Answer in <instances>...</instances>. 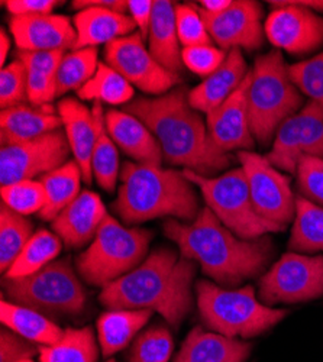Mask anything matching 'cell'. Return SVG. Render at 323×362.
I'll return each instance as SVG.
<instances>
[{
  "label": "cell",
  "instance_id": "obj_48",
  "mask_svg": "<svg viewBox=\"0 0 323 362\" xmlns=\"http://www.w3.org/2000/svg\"><path fill=\"white\" fill-rule=\"evenodd\" d=\"M129 16L139 29V34L143 40L148 38V31L151 25L154 2L153 0H128Z\"/></svg>",
  "mask_w": 323,
  "mask_h": 362
},
{
  "label": "cell",
  "instance_id": "obj_21",
  "mask_svg": "<svg viewBox=\"0 0 323 362\" xmlns=\"http://www.w3.org/2000/svg\"><path fill=\"white\" fill-rule=\"evenodd\" d=\"M248 73L242 51L238 48L228 51L222 66L189 92L192 107L206 115L211 113L237 92Z\"/></svg>",
  "mask_w": 323,
  "mask_h": 362
},
{
  "label": "cell",
  "instance_id": "obj_23",
  "mask_svg": "<svg viewBox=\"0 0 323 362\" xmlns=\"http://www.w3.org/2000/svg\"><path fill=\"white\" fill-rule=\"evenodd\" d=\"M63 120L49 105L44 107L19 105L2 109L0 113V131L2 146L33 141L52 131L61 129Z\"/></svg>",
  "mask_w": 323,
  "mask_h": 362
},
{
  "label": "cell",
  "instance_id": "obj_39",
  "mask_svg": "<svg viewBox=\"0 0 323 362\" xmlns=\"http://www.w3.org/2000/svg\"><path fill=\"white\" fill-rule=\"evenodd\" d=\"M288 70L300 92L323 110V52L290 66Z\"/></svg>",
  "mask_w": 323,
  "mask_h": 362
},
{
  "label": "cell",
  "instance_id": "obj_11",
  "mask_svg": "<svg viewBox=\"0 0 323 362\" xmlns=\"http://www.w3.org/2000/svg\"><path fill=\"white\" fill-rule=\"evenodd\" d=\"M238 161L245 173L249 194L257 212L283 229L296 216V197L290 178L281 174L266 157L240 151Z\"/></svg>",
  "mask_w": 323,
  "mask_h": 362
},
{
  "label": "cell",
  "instance_id": "obj_27",
  "mask_svg": "<svg viewBox=\"0 0 323 362\" xmlns=\"http://www.w3.org/2000/svg\"><path fill=\"white\" fill-rule=\"evenodd\" d=\"M0 316H2L0 317L2 323L16 335L41 346L55 345L64 337V330L51 322L44 313L15 305L12 301L2 300Z\"/></svg>",
  "mask_w": 323,
  "mask_h": 362
},
{
  "label": "cell",
  "instance_id": "obj_20",
  "mask_svg": "<svg viewBox=\"0 0 323 362\" xmlns=\"http://www.w3.org/2000/svg\"><path fill=\"white\" fill-rule=\"evenodd\" d=\"M105 119L110 138L128 157L138 164L161 167L164 160L161 146L138 117L125 110L110 109L105 113Z\"/></svg>",
  "mask_w": 323,
  "mask_h": 362
},
{
  "label": "cell",
  "instance_id": "obj_1",
  "mask_svg": "<svg viewBox=\"0 0 323 362\" xmlns=\"http://www.w3.org/2000/svg\"><path fill=\"white\" fill-rule=\"evenodd\" d=\"M189 92L177 87L157 98H135L124 109L154 134L168 164L213 177L233 160L213 142L208 125L189 102Z\"/></svg>",
  "mask_w": 323,
  "mask_h": 362
},
{
  "label": "cell",
  "instance_id": "obj_26",
  "mask_svg": "<svg viewBox=\"0 0 323 362\" xmlns=\"http://www.w3.org/2000/svg\"><path fill=\"white\" fill-rule=\"evenodd\" d=\"M148 49L157 62L174 74L183 69L182 49L177 25H175V5L168 0L154 2V11L148 31Z\"/></svg>",
  "mask_w": 323,
  "mask_h": 362
},
{
  "label": "cell",
  "instance_id": "obj_3",
  "mask_svg": "<svg viewBox=\"0 0 323 362\" xmlns=\"http://www.w3.org/2000/svg\"><path fill=\"white\" fill-rule=\"evenodd\" d=\"M194 274V261L160 248L131 273L102 288L99 301L110 310H153L179 327L193 305Z\"/></svg>",
  "mask_w": 323,
  "mask_h": 362
},
{
  "label": "cell",
  "instance_id": "obj_8",
  "mask_svg": "<svg viewBox=\"0 0 323 362\" xmlns=\"http://www.w3.org/2000/svg\"><path fill=\"white\" fill-rule=\"evenodd\" d=\"M183 173L193 186L199 187L216 218L238 238L254 240L267 233L284 230L257 212L241 167L218 177H204L190 170H183Z\"/></svg>",
  "mask_w": 323,
  "mask_h": 362
},
{
  "label": "cell",
  "instance_id": "obj_37",
  "mask_svg": "<svg viewBox=\"0 0 323 362\" xmlns=\"http://www.w3.org/2000/svg\"><path fill=\"white\" fill-rule=\"evenodd\" d=\"M2 203L22 216L38 214L47 203L45 189L40 180H22L2 187Z\"/></svg>",
  "mask_w": 323,
  "mask_h": 362
},
{
  "label": "cell",
  "instance_id": "obj_45",
  "mask_svg": "<svg viewBox=\"0 0 323 362\" xmlns=\"http://www.w3.org/2000/svg\"><path fill=\"white\" fill-rule=\"evenodd\" d=\"M40 349L33 342L16 335L11 329H2L0 334V362H19L31 359Z\"/></svg>",
  "mask_w": 323,
  "mask_h": 362
},
{
  "label": "cell",
  "instance_id": "obj_30",
  "mask_svg": "<svg viewBox=\"0 0 323 362\" xmlns=\"http://www.w3.org/2000/svg\"><path fill=\"white\" fill-rule=\"evenodd\" d=\"M92 112L96 122V142L92 157L93 178H96L99 187L106 192H113L117 178L121 175L119 154H117L116 144L106 129V119L102 103L95 102Z\"/></svg>",
  "mask_w": 323,
  "mask_h": 362
},
{
  "label": "cell",
  "instance_id": "obj_29",
  "mask_svg": "<svg viewBox=\"0 0 323 362\" xmlns=\"http://www.w3.org/2000/svg\"><path fill=\"white\" fill-rule=\"evenodd\" d=\"M83 173L78 164L71 160L60 168H57L41 177V183L45 189L47 203L40 212L42 221H54L63 210L81 193L80 185Z\"/></svg>",
  "mask_w": 323,
  "mask_h": 362
},
{
  "label": "cell",
  "instance_id": "obj_32",
  "mask_svg": "<svg viewBox=\"0 0 323 362\" xmlns=\"http://www.w3.org/2000/svg\"><path fill=\"white\" fill-rule=\"evenodd\" d=\"M63 240L55 233L40 229L28 240V244L8 269L5 279H22L51 264L61 252Z\"/></svg>",
  "mask_w": 323,
  "mask_h": 362
},
{
  "label": "cell",
  "instance_id": "obj_46",
  "mask_svg": "<svg viewBox=\"0 0 323 362\" xmlns=\"http://www.w3.org/2000/svg\"><path fill=\"white\" fill-rule=\"evenodd\" d=\"M61 51H18L16 58L26 69L38 70L48 76L57 77V71L64 58Z\"/></svg>",
  "mask_w": 323,
  "mask_h": 362
},
{
  "label": "cell",
  "instance_id": "obj_16",
  "mask_svg": "<svg viewBox=\"0 0 323 362\" xmlns=\"http://www.w3.org/2000/svg\"><path fill=\"white\" fill-rule=\"evenodd\" d=\"M197 9L208 28V33L221 49H247L261 48L266 37L262 25V6L252 0H237L221 15H211Z\"/></svg>",
  "mask_w": 323,
  "mask_h": 362
},
{
  "label": "cell",
  "instance_id": "obj_44",
  "mask_svg": "<svg viewBox=\"0 0 323 362\" xmlns=\"http://www.w3.org/2000/svg\"><path fill=\"white\" fill-rule=\"evenodd\" d=\"M28 71V102L33 106H49L57 96V77L48 76L38 70L26 69Z\"/></svg>",
  "mask_w": 323,
  "mask_h": 362
},
{
  "label": "cell",
  "instance_id": "obj_51",
  "mask_svg": "<svg viewBox=\"0 0 323 362\" xmlns=\"http://www.w3.org/2000/svg\"><path fill=\"white\" fill-rule=\"evenodd\" d=\"M11 49V40L6 34V29L2 28V31H0V64L5 66L6 63V57L9 54Z\"/></svg>",
  "mask_w": 323,
  "mask_h": 362
},
{
  "label": "cell",
  "instance_id": "obj_28",
  "mask_svg": "<svg viewBox=\"0 0 323 362\" xmlns=\"http://www.w3.org/2000/svg\"><path fill=\"white\" fill-rule=\"evenodd\" d=\"M153 310H110L98 320V337L102 352L110 356L122 351L153 316Z\"/></svg>",
  "mask_w": 323,
  "mask_h": 362
},
{
  "label": "cell",
  "instance_id": "obj_18",
  "mask_svg": "<svg viewBox=\"0 0 323 362\" xmlns=\"http://www.w3.org/2000/svg\"><path fill=\"white\" fill-rule=\"evenodd\" d=\"M9 29L19 51H67L74 49L77 33L64 15L12 16Z\"/></svg>",
  "mask_w": 323,
  "mask_h": 362
},
{
  "label": "cell",
  "instance_id": "obj_19",
  "mask_svg": "<svg viewBox=\"0 0 323 362\" xmlns=\"http://www.w3.org/2000/svg\"><path fill=\"white\" fill-rule=\"evenodd\" d=\"M106 216L99 194L84 190L52 221V230L66 247L81 248L95 239Z\"/></svg>",
  "mask_w": 323,
  "mask_h": 362
},
{
  "label": "cell",
  "instance_id": "obj_7",
  "mask_svg": "<svg viewBox=\"0 0 323 362\" xmlns=\"http://www.w3.org/2000/svg\"><path fill=\"white\" fill-rule=\"evenodd\" d=\"M153 233L141 228H125L107 214L90 247L77 257L81 279L105 288L131 273L148 252Z\"/></svg>",
  "mask_w": 323,
  "mask_h": 362
},
{
  "label": "cell",
  "instance_id": "obj_31",
  "mask_svg": "<svg viewBox=\"0 0 323 362\" xmlns=\"http://www.w3.org/2000/svg\"><path fill=\"white\" fill-rule=\"evenodd\" d=\"M288 248L293 252H323V207L299 196Z\"/></svg>",
  "mask_w": 323,
  "mask_h": 362
},
{
  "label": "cell",
  "instance_id": "obj_12",
  "mask_svg": "<svg viewBox=\"0 0 323 362\" xmlns=\"http://www.w3.org/2000/svg\"><path fill=\"white\" fill-rule=\"evenodd\" d=\"M70 153L71 148L63 128L33 141L4 145L0 149L2 187L60 168L67 163Z\"/></svg>",
  "mask_w": 323,
  "mask_h": 362
},
{
  "label": "cell",
  "instance_id": "obj_22",
  "mask_svg": "<svg viewBox=\"0 0 323 362\" xmlns=\"http://www.w3.org/2000/svg\"><path fill=\"white\" fill-rule=\"evenodd\" d=\"M57 112L63 120L71 154L81 168L83 180L87 185H90L93 181L92 157L96 142V122L93 112L73 98H66L58 102Z\"/></svg>",
  "mask_w": 323,
  "mask_h": 362
},
{
  "label": "cell",
  "instance_id": "obj_33",
  "mask_svg": "<svg viewBox=\"0 0 323 362\" xmlns=\"http://www.w3.org/2000/svg\"><path fill=\"white\" fill-rule=\"evenodd\" d=\"M77 95L83 100L106 102L109 105L127 106L135 99L134 86L106 63H99L95 76L87 81Z\"/></svg>",
  "mask_w": 323,
  "mask_h": 362
},
{
  "label": "cell",
  "instance_id": "obj_2",
  "mask_svg": "<svg viewBox=\"0 0 323 362\" xmlns=\"http://www.w3.org/2000/svg\"><path fill=\"white\" fill-rule=\"evenodd\" d=\"M164 233L177 244L182 257L199 262L203 273L223 288H235L258 277L273 257V243L269 236L241 239L209 207L201 209L192 223L167 221Z\"/></svg>",
  "mask_w": 323,
  "mask_h": 362
},
{
  "label": "cell",
  "instance_id": "obj_10",
  "mask_svg": "<svg viewBox=\"0 0 323 362\" xmlns=\"http://www.w3.org/2000/svg\"><path fill=\"white\" fill-rule=\"evenodd\" d=\"M264 305L300 303L323 296V255L284 254L259 279Z\"/></svg>",
  "mask_w": 323,
  "mask_h": 362
},
{
  "label": "cell",
  "instance_id": "obj_50",
  "mask_svg": "<svg viewBox=\"0 0 323 362\" xmlns=\"http://www.w3.org/2000/svg\"><path fill=\"white\" fill-rule=\"evenodd\" d=\"M232 5V0H203L200 2V9L211 15H221Z\"/></svg>",
  "mask_w": 323,
  "mask_h": 362
},
{
  "label": "cell",
  "instance_id": "obj_38",
  "mask_svg": "<svg viewBox=\"0 0 323 362\" xmlns=\"http://www.w3.org/2000/svg\"><path fill=\"white\" fill-rule=\"evenodd\" d=\"M172 348L170 330L154 326L136 338L129 352V362H168Z\"/></svg>",
  "mask_w": 323,
  "mask_h": 362
},
{
  "label": "cell",
  "instance_id": "obj_24",
  "mask_svg": "<svg viewBox=\"0 0 323 362\" xmlns=\"http://www.w3.org/2000/svg\"><path fill=\"white\" fill-rule=\"evenodd\" d=\"M77 42L74 49L98 48V45L109 44L114 40L131 35L136 28L132 18L105 8H86L78 11L73 19Z\"/></svg>",
  "mask_w": 323,
  "mask_h": 362
},
{
  "label": "cell",
  "instance_id": "obj_43",
  "mask_svg": "<svg viewBox=\"0 0 323 362\" xmlns=\"http://www.w3.org/2000/svg\"><path fill=\"white\" fill-rule=\"evenodd\" d=\"M296 174L302 197L323 207V160L313 157L303 158Z\"/></svg>",
  "mask_w": 323,
  "mask_h": 362
},
{
  "label": "cell",
  "instance_id": "obj_17",
  "mask_svg": "<svg viewBox=\"0 0 323 362\" xmlns=\"http://www.w3.org/2000/svg\"><path fill=\"white\" fill-rule=\"evenodd\" d=\"M249 80L251 70L237 92L206 115L208 131L213 142L226 153L233 149L251 151L255 145L248 116Z\"/></svg>",
  "mask_w": 323,
  "mask_h": 362
},
{
  "label": "cell",
  "instance_id": "obj_36",
  "mask_svg": "<svg viewBox=\"0 0 323 362\" xmlns=\"http://www.w3.org/2000/svg\"><path fill=\"white\" fill-rule=\"evenodd\" d=\"M98 48H83L66 54L57 71V96H64L71 90H80L89 81L98 67Z\"/></svg>",
  "mask_w": 323,
  "mask_h": 362
},
{
  "label": "cell",
  "instance_id": "obj_42",
  "mask_svg": "<svg viewBox=\"0 0 323 362\" xmlns=\"http://www.w3.org/2000/svg\"><path fill=\"white\" fill-rule=\"evenodd\" d=\"M226 51L213 45H199L182 49L183 64L197 76L206 78L213 74L225 62Z\"/></svg>",
  "mask_w": 323,
  "mask_h": 362
},
{
  "label": "cell",
  "instance_id": "obj_9",
  "mask_svg": "<svg viewBox=\"0 0 323 362\" xmlns=\"http://www.w3.org/2000/svg\"><path fill=\"white\" fill-rule=\"evenodd\" d=\"M4 288L15 305L48 315L76 316L86 306V290L69 258L52 261L22 279H5Z\"/></svg>",
  "mask_w": 323,
  "mask_h": 362
},
{
  "label": "cell",
  "instance_id": "obj_5",
  "mask_svg": "<svg viewBox=\"0 0 323 362\" xmlns=\"http://www.w3.org/2000/svg\"><path fill=\"white\" fill-rule=\"evenodd\" d=\"M303 103V93L293 81L283 54L274 49L257 57L248 87V116L254 139L262 146L271 144L281 124L299 113Z\"/></svg>",
  "mask_w": 323,
  "mask_h": 362
},
{
  "label": "cell",
  "instance_id": "obj_34",
  "mask_svg": "<svg viewBox=\"0 0 323 362\" xmlns=\"http://www.w3.org/2000/svg\"><path fill=\"white\" fill-rule=\"evenodd\" d=\"M98 356L99 349L92 327H69L61 341L40 348L41 362H96Z\"/></svg>",
  "mask_w": 323,
  "mask_h": 362
},
{
  "label": "cell",
  "instance_id": "obj_40",
  "mask_svg": "<svg viewBox=\"0 0 323 362\" xmlns=\"http://www.w3.org/2000/svg\"><path fill=\"white\" fill-rule=\"evenodd\" d=\"M175 25H177L179 41L183 48L212 45V38L197 5H175Z\"/></svg>",
  "mask_w": 323,
  "mask_h": 362
},
{
  "label": "cell",
  "instance_id": "obj_25",
  "mask_svg": "<svg viewBox=\"0 0 323 362\" xmlns=\"http://www.w3.org/2000/svg\"><path fill=\"white\" fill-rule=\"evenodd\" d=\"M251 351L249 342L194 327L174 362H245Z\"/></svg>",
  "mask_w": 323,
  "mask_h": 362
},
{
  "label": "cell",
  "instance_id": "obj_15",
  "mask_svg": "<svg viewBox=\"0 0 323 362\" xmlns=\"http://www.w3.org/2000/svg\"><path fill=\"white\" fill-rule=\"evenodd\" d=\"M271 13L264 22L266 37L277 48L290 54H309L323 45V18L316 12L286 2H269Z\"/></svg>",
  "mask_w": 323,
  "mask_h": 362
},
{
  "label": "cell",
  "instance_id": "obj_13",
  "mask_svg": "<svg viewBox=\"0 0 323 362\" xmlns=\"http://www.w3.org/2000/svg\"><path fill=\"white\" fill-rule=\"evenodd\" d=\"M306 157L323 160V110L307 102L295 116L278 128L273 146L266 158L286 173H296Z\"/></svg>",
  "mask_w": 323,
  "mask_h": 362
},
{
  "label": "cell",
  "instance_id": "obj_35",
  "mask_svg": "<svg viewBox=\"0 0 323 362\" xmlns=\"http://www.w3.org/2000/svg\"><path fill=\"white\" fill-rule=\"evenodd\" d=\"M33 222L2 203L0 206V268L4 274L8 273L28 240L33 238Z\"/></svg>",
  "mask_w": 323,
  "mask_h": 362
},
{
  "label": "cell",
  "instance_id": "obj_14",
  "mask_svg": "<svg viewBox=\"0 0 323 362\" xmlns=\"http://www.w3.org/2000/svg\"><path fill=\"white\" fill-rule=\"evenodd\" d=\"M105 59L134 87L148 95H165L182 81L179 74L164 69L145 48L139 33L109 42L105 47Z\"/></svg>",
  "mask_w": 323,
  "mask_h": 362
},
{
  "label": "cell",
  "instance_id": "obj_47",
  "mask_svg": "<svg viewBox=\"0 0 323 362\" xmlns=\"http://www.w3.org/2000/svg\"><path fill=\"white\" fill-rule=\"evenodd\" d=\"M12 16L51 15L58 2L54 0H8L4 2Z\"/></svg>",
  "mask_w": 323,
  "mask_h": 362
},
{
  "label": "cell",
  "instance_id": "obj_41",
  "mask_svg": "<svg viewBox=\"0 0 323 362\" xmlns=\"http://www.w3.org/2000/svg\"><path fill=\"white\" fill-rule=\"evenodd\" d=\"M28 100V71L19 59L0 71V105L2 109L25 105Z\"/></svg>",
  "mask_w": 323,
  "mask_h": 362
},
{
  "label": "cell",
  "instance_id": "obj_4",
  "mask_svg": "<svg viewBox=\"0 0 323 362\" xmlns=\"http://www.w3.org/2000/svg\"><path fill=\"white\" fill-rule=\"evenodd\" d=\"M119 178L113 210L128 225L164 216L194 221L200 214L196 192L183 171L127 161Z\"/></svg>",
  "mask_w": 323,
  "mask_h": 362
},
{
  "label": "cell",
  "instance_id": "obj_49",
  "mask_svg": "<svg viewBox=\"0 0 323 362\" xmlns=\"http://www.w3.org/2000/svg\"><path fill=\"white\" fill-rule=\"evenodd\" d=\"M73 6L77 11L86 8H105L119 13H125L128 11V2H124V0H76Z\"/></svg>",
  "mask_w": 323,
  "mask_h": 362
},
{
  "label": "cell",
  "instance_id": "obj_52",
  "mask_svg": "<svg viewBox=\"0 0 323 362\" xmlns=\"http://www.w3.org/2000/svg\"><path fill=\"white\" fill-rule=\"evenodd\" d=\"M19 362H34L33 359H23V361H19Z\"/></svg>",
  "mask_w": 323,
  "mask_h": 362
},
{
  "label": "cell",
  "instance_id": "obj_53",
  "mask_svg": "<svg viewBox=\"0 0 323 362\" xmlns=\"http://www.w3.org/2000/svg\"><path fill=\"white\" fill-rule=\"evenodd\" d=\"M107 362H114V361H113V359H112V361H107Z\"/></svg>",
  "mask_w": 323,
  "mask_h": 362
},
{
  "label": "cell",
  "instance_id": "obj_6",
  "mask_svg": "<svg viewBox=\"0 0 323 362\" xmlns=\"http://www.w3.org/2000/svg\"><path fill=\"white\" fill-rule=\"evenodd\" d=\"M196 293L203 323L228 338H254L287 316L286 309H274L258 301L252 286L233 290L201 280Z\"/></svg>",
  "mask_w": 323,
  "mask_h": 362
}]
</instances>
